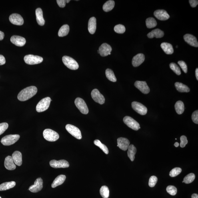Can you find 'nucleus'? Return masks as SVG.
I'll return each instance as SVG.
<instances>
[{
    "label": "nucleus",
    "instance_id": "nucleus-1",
    "mask_svg": "<svg viewBox=\"0 0 198 198\" xmlns=\"http://www.w3.org/2000/svg\"><path fill=\"white\" fill-rule=\"evenodd\" d=\"M37 91V88L35 86L27 87L20 92L18 95V99L21 101H27L35 95Z\"/></svg>",
    "mask_w": 198,
    "mask_h": 198
},
{
    "label": "nucleus",
    "instance_id": "nucleus-2",
    "mask_svg": "<svg viewBox=\"0 0 198 198\" xmlns=\"http://www.w3.org/2000/svg\"><path fill=\"white\" fill-rule=\"evenodd\" d=\"M62 60L64 64L69 69L75 70L79 68L78 64L73 58L68 56H64Z\"/></svg>",
    "mask_w": 198,
    "mask_h": 198
},
{
    "label": "nucleus",
    "instance_id": "nucleus-3",
    "mask_svg": "<svg viewBox=\"0 0 198 198\" xmlns=\"http://www.w3.org/2000/svg\"><path fill=\"white\" fill-rule=\"evenodd\" d=\"M43 136L46 140L50 142H55L59 138V135L56 132L50 129H45L43 132Z\"/></svg>",
    "mask_w": 198,
    "mask_h": 198
},
{
    "label": "nucleus",
    "instance_id": "nucleus-4",
    "mask_svg": "<svg viewBox=\"0 0 198 198\" xmlns=\"http://www.w3.org/2000/svg\"><path fill=\"white\" fill-rule=\"evenodd\" d=\"M51 101V98L47 97L41 100L36 107V110L38 112H42L49 108Z\"/></svg>",
    "mask_w": 198,
    "mask_h": 198
},
{
    "label": "nucleus",
    "instance_id": "nucleus-5",
    "mask_svg": "<svg viewBox=\"0 0 198 198\" xmlns=\"http://www.w3.org/2000/svg\"><path fill=\"white\" fill-rule=\"evenodd\" d=\"M20 138V136L18 134L7 135L2 139L1 142L4 145H11L17 142Z\"/></svg>",
    "mask_w": 198,
    "mask_h": 198
},
{
    "label": "nucleus",
    "instance_id": "nucleus-6",
    "mask_svg": "<svg viewBox=\"0 0 198 198\" xmlns=\"http://www.w3.org/2000/svg\"><path fill=\"white\" fill-rule=\"evenodd\" d=\"M24 60L28 64L35 65L41 63L43 61V59L39 56L30 55L25 56Z\"/></svg>",
    "mask_w": 198,
    "mask_h": 198
},
{
    "label": "nucleus",
    "instance_id": "nucleus-7",
    "mask_svg": "<svg viewBox=\"0 0 198 198\" xmlns=\"http://www.w3.org/2000/svg\"><path fill=\"white\" fill-rule=\"evenodd\" d=\"M76 107L83 114L86 115L89 113V109L85 101L80 98H77L75 101Z\"/></svg>",
    "mask_w": 198,
    "mask_h": 198
},
{
    "label": "nucleus",
    "instance_id": "nucleus-8",
    "mask_svg": "<svg viewBox=\"0 0 198 198\" xmlns=\"http://www.w3.org/2000/svg\"><path fill=\"white\" fill-rule=\"evenodd\" d=\"M123 121L128 127L134 130L137 131L140 129L139 123L130 117H125L124 118Z\"/></svg>",
    "mask_w": 198,
    "mask_h": 198
},
{
    "label": "nucleus",
    "instance_id": "nucleus-9",
    "mask_svg": "<svg viewBox=\"0 0 198 198\" xmlns=\"http://www.w3.org/2000/svg\"><path fill=\"white\" fill-rule=\"evenodd\" d=\"M66 129L73 137L78 139H82V135L81 131L75 126L68 124L66 125Z\"/></svg>",
    "mask_w": 198,
    "mask_h": 198
},
{
    "label": "nucleus",
    "instance_id": "nucleus-10",
    "mask_svg": "<svg viewBox=\"0 0 198 198\" xmlns=\"http://www.w3.org/2000/svg\"><path fill=\"white\" fill-rule=\"evenodd\" d=\"M132 107L134 111L142 115L147 113V109L145 106L139 102L134 101L132 103Z\"/></svg>",
    "mask_w": 198,
    "mask_h": 198
},
{
    "label": "nucleus",
    "instance_id": "nucleus-11",
    "mask_svg": "<svg viewBox=\"0 0 198 198\" xmlns=\"http://www.w3.org/2000/svg\"><path fill=\"white\" fill-rule=\"evenodd\" d=\"M50 165L51 167L55 169L68 168L69 166V163L64 160H61L59 161L52 160L50 162Z\"/></svg>",
    "mask_w": 198,
    "mask_h": 198
},
{
    "label": "nucleus",
    "instance_id": "nucleus-12",
    "mask_svg": "<svg viewBox=\"0 0 198 198\" xmlns=\"http://www.w3.org/2000/svg\"><path fill=\"white\" fill-rule=\"evenodd\" d=\"M91 97L96 103L102 105L105 103V99L103 96L99 92V90L95 89L93 90L91 93Z\"/></svg>",
    "mask_w": 198,
    "mask_h": 198
},
{
    "label": "nucleus",
    "instance_id": "nucleus-13",
    "mask_svg": "<svg viewBox=\"0 0 198 198\" xmlns=\"http://www.w3.org/2000/svg\"><path fill=\"white\" fill-rule=\"evenodd\" d=\"M43 187V181L41 178H38L34 184L30 187L29 190L33 193H37L41 191Z\"/></svg>",
    "mask_w": 198,
    "mask_h": 198
},
{
    "label": "nucleus",
    "instance_id": "nucleus-14",
    "mask_svg": "<svg viewBox=\"0 0 198 198\" xmlns=\"http://www.w3.org/2000/svg\"><path fill=\"white\" fill-rule=\"evenodd\" d=\"M134 86L142 93L147 94L149 93L150 89L146 81H137L135 83Z\"/></svg>",
    "mask_w": 198,
    "mask_h": 198
},
{
    "label": "nucleus",
    "instance_id": "nucleus-15",
    "mask_svg": "<svg viewBox=\"0 0 198 198\" xmlns=\"http://www.w3.org/2000/svg\"><path fill=\"white\" fill-rule=\"evenodd\" d=\"M9 21L12 24L17 25H21L23 24L24 19L20 15L15 13L12 14L9 17Z\"/></svg>",
    "mask_w": 198,
    "mask_h": 198
},
{
    "label": "nucleus",
    "instance_id": "nucleus-16",
    "mask_svg": "<svg viewBox=\"0 0 198 198\" xmlns=\"http://www.w3.org/2000/svg\"><path fill=\"white\" fill-rule=\"evenodd\" d=\"M99 54L102 57H105L111 55L112 51V47L108 44L104 43L100 46L99 48Z\"/></svg>",
    "mask_w": 198,
    "mask_h": 198
},
{
    "label": "nucleus",
    "instance_id": "nucleus-17",
    "mask_svg": "<svg viewBox=\"0 0 198 198\" xmlns=\"http://www.w3.org/2000/svg\"><path fill=\"white\" fill-rule=\"evenodd\" d=\"M154 15L157 19L161 21L166 20L169 18V14L164 10H156L154 12Z\"/></svg>",
    "mask_w": 198,
    "mask_h": 198
},
{
    "label": "nucleus",
    "instance_id": "nucleus-18",
    "mask_svg": "<svg viewBox=\"0 0 198 198\" xmlns=\"http://www.w3.org/2000/svg\"><path fill=\"white\" fill-rule=\"evenodd\" d=\"M117 147L124 151L128 149L130 145V142L129 140L125 138H119L117 139Z\"/></svg>",
    "mask_w": 198,
    "mask_h": 198
},
{
    "label": "nucleus",
    "instance_id": "nucleus-19",
    "mask_svg": "<svg viewBox=\"0 0 198 198\" xmlns=\"http://www.w3.org/2000/svg\"><path fill=\"white\" fill-rule=\"evenodd\" d=\"M11 41L14 45L19 47L23 46L26 42L24 38L16 35L13 36L11 37Z\"/></svg>",
    "mask_w": 198,
    "mask_h": 198
},
{
    "label": "nucleus",
    "instance_id": "nucleus-20",
    "mask_svg": "<svg viewBox=\"0 0 198 198\" xmlns=\"http://www.w3.org/2000/svg\"><path fill=\"white\" fill-rule=\"evenodd\" d=\"M183 38L186 42L192 46L196 47H198L197 39L195 36L190 34H187L184 36Z\"/></svg>",
    "mask_w": 198,
    "mask_h": 198
},
{
    "label": "nucleus",
    "instance_id": "nucleus-21",
    "mask_svg": "<svg viewBox=\"0 0 198 198\" xmlns=\"http://www.w3.org/2000/svg\"><path fill=\"white\" fill-rule=\"evenodd\" d=\"M145 55L142 53H139L135 56L132 59V64L134 67H138L144 61Z\"/></svg>",
    "mask_w": 198,
    "mask_h": 198
},
{
    "label": "nucleus",
    "instance_id": "nucleus-22",
    "mask_svg": "<svg viewBox=\"0 0 198 198\" xmlns=\"http://www.w3.org/2000/svg\"><path fill=\"white\" fill-rule=\"evenodd\" d=\"M5 168L9 170H13L16 169V165L11 156H8L6 157L4 162Z\"/></svg>",
    "mask_w": 198,
    "mask_h": 198
},
{
    "label": "nucleus",
    "instance_id": "nucleus-23",
    "mask_svg": "<svg viewBox=\"0 0 198 198\" xmlns=\"http://www.w3.org/2000/svg\"><path fill=\"white\" fill-rule=\"evenodd\" d=\"M96 19L95 17H91L89 19L88 23V30L91 34L95 33L96 30L97 23Z\"/></svg>",
    "mask_w": 198,
    "mask_h": 198
},
{
    "label": "nucleus",
    "instance_id": "nucleus-24",
    "mask_svg": "<svg viewBox=\"0 0 198 198\" xmlns=\"http://www.w3.org/2000/svg\"><path fill=\"white\" fill-rule=\"evenodd\" d=\"M36 15L38 24L41 26L44 25L45 24V20L43 17L42 10L41 8H38L36 9Z\"/></svg>",
    "mask_w": 198,
    "mask_h": 198
},
{
    "label": "nucleus",
    "instance_id": "nucleus-25",
    "mask_svg": "<svg viewBox=\"0 0 198 198\" xmlns=\"http://www.w3.org/2000/svg\"><path fill=\"white\" fill-rule=\"evenodd\" d=\"M164 32L159 29H156L153 30L151 32L148 33L147 37L149 38H153V37L161 38L164 36Z\"/></svg>",
    "mask_w": 198,
    "mask_h": 198
},
{
    "label": "nucleus",
    "instance_id": "nucleus-26",
    "mask_svg": "<svg viewBox=\"0 0 198 198\" xmlns=\"http://www.w3.org/2000/svg\"><path fill=\"white\" fill-rule=\"evenodd\" d=\"M12 157L15 165L21 166L22 164V155L20 152L16 151L12 155Z\"/></svg>",
    "mask_w": 198,
    "mask_h": 198
},
{
    "label": "nucleus",
    "instance_id": "nucleus-27",
    "mask_svg": "<svg viewBox=\"0 0 198 198\" xmlns=\"http://www.w3.org/2000/svg\"><path fill=\"white\" fill-rule=\"evenodd\" d=\"M161 47L167 55H172L174 53V50L173 46L171 44L166 42L162 43L161 44Z\"/></svg>",
    "mask_w": 198,
    "mask_h": 198
},
{
    "label": "nucleus",
    "instance_id": "nucleus-28",
    "mask_svg": "<svg viewBox=\"0 0 198 198\" xmlns=\"http://www.w3.org/2000/svg\"><path fill=\"white\" fill-rule=\"evenodd\" d=\"M66 178V177L65 175H61L58 176L55 178V180L52 184V187L55 188L58 186L62 185L65 181Z\"/></svg>",
    "mask_w": 198,
    "mask_h": 198
},
{
    "label": "nucleus",
    "instance_id": "nucleus-29",
    "mask_svg": "<svg viewBox=\"0 0 198 198\" xmlns=\"http://www.w3.org/2000/svg\"><path fill=\"white\" fill-rule=\"evenodd\" d=\"M128 156L131 161H133L134 160L135 155L137 152V149L133 145H129L128 148Z\"/></svg>",
    "mask_w": 198,
    "mask_h": 198
},
{
    "label": "nucleus",
    "instance_id": "nucleus-30",
    "mask_svg": "<svg viewBox=\"0 0 198 198\" xmlns=\"http://www.w3.org/2000/svg\"><path fill=\"white\" fill-rule=\"evenodd\" d=\"M175 85L176 89L179 92L187 93L190 91V89L187 86L181 83L176 82L175 84Z\"/></svg>",
    "mask_w": 198,
    "mask_h": 198
},
{
    "label": "nucleus",
    "instance_id": "nucleus-31",
    "mask_svg": "<svg viewBox=\"0 0 198 198\" xmlns=\"http://www.w3.org/2000/svg\"><path fill=\"white\" fill-rule=\"evenodd\" d=\"M16 183L15 182H6L0 185V191H5L15 187Z\"/></svg>",
    "mask_w": 198,
    "mask_h": 198
},
{
    "label": "nucleus",
    "instance_id": "nucleus-32",
    "mask_svg": "<svg viewBox=\"0 0 198 198\" xmlns=\"http://www.w3.org/2000/svg\"><path fill=\"white\" fill-rule=\"evenodd\" d=\"M175 111L178 114H182L184 111V104L183 102L182 101H178L175 103Z\"/></svg>",
    "mask_w": 198,
    "mask_h": 198
},
{
    "label": "nucleus",
    "instance_id": "nucleus-33",
    "mask_svg": "<svg viewBox=\"0 0 198 198\" xmlns=\"http://www.w3.org/2000/svg\"><path fill=\"white\" fill-rule=\"evenodd\" d=\"M69 31V27L67 24L64 25L59 29L58 35L59 37H64L67 36Z\"/></svg>",
    "mask_w": 198,
    "mask_h": 198
},
{
    "label": "nucleus",
    "instance_id": "nucleus-34",
    "mask_svg": "<svg viewBox=\"0 0 198 198\" xmlns=\"http://www.w3.org/2000/svg\"><path fill=\"white\" fill-rule=\"evenodd\" d=\"M114 1L110 0L106 2L103 6V9L105 12H109L112 11L115 7Z\"/></svg>",
    "mask_w": 198,
    "mask_h": 198
},
{
    "label": "nucleus",
    "instance_id": "nucleus-35",
    "mask_svg": "<svg viewBox=\"0 0 198 198\" xmlns=\"http://www.w3.org/2000/svg\"><path fill=\"white\" fill-rule=\"evenodd\" d=\"M105 74L106 77L110 81L114 82L117 81V78H116L113 72L111 69H107L106 70Z\"/></svg>",
    "mask_w": 198,
    "mask_h": 198
},
{
    "label": "nucleus",
    "instance_id": "nucleus-36",
    "mask_svg": "<svg viewBox=\"0 0 198 198\" xmlns=\"http://www.w3.org/2000/svg\"><path fill=\"white\" fill-rule=\"evenodd\" d=\"M146 26L148 29H152L156 26L157 23L156 20L153 17L147 18L146 21Z\"/></svg>",
    "mask_w": 198,
    "mask_h": 198
},
{
    "label": "nucleus",
    "instance_id": "nucleus-37",
    "mask_svg": "<svg viewBox=\"0 0 198 198\" xmlns=\"http://www.w3.org/2000/svg\"><path fill=\"white\" fill-rule=\"evenodd\" d=\"M94 143L96 146L99 147L107 155L109 153V150L107 146L102 143L99 140H95Z\"/></svg>",
    "mask_w": 198,
    "mask_h": 198
},
{
    "label": "nucleus",
    "instance_id": "nucleus-38",
    "mask_svg": "<svg viewBox=\"0 0 198 198\" xmlns=\"http://www.w3.org/2000/svg\"><path fill=\"white\" fill-rule=\"evenodd\" d=\"M100 193L103 198H108L109 196V191L107 186H103L100 190Z\"/></svg>",
    "mask_w": 198,
    "mask_h": 198
},
{
    "label": "nucleus",
    "instance_id": "nucleus-39",
    "mask_svg": "<svg viewBox=\"0 0 198 198\" xmlns=\"http://www.w3.org/2000/svg\"><path fill=\"white\" fill-rule=\"evenodd\" d=\"M195 178V175L193 173H190L186 176L183 179L184 183L189 184L192 183Z\"/></svg>",
    "mask_w": 198,
    "mask_h": 198
},
{
    "label": "nucleus",
    "instance_id": "nucleus-40",
    "mask_svg": "<svg viewBox=\"0 0 198 198\" xmlns=\"http://www.w3.org/2000/svg\"><path fill=\"white\" fill-rule=\"evenodd\" d=\"M169 67L170 68L173 70L176 74L180 75L181 74V71L180 68L175 63H171L170 64Z\"/></svg>",
    "mask_w": 198,
    "mask_h": 198
},
{
    "label": "nucleus",
    "instance_id": "nucleus-41",
    "mask_svg": "<svg viewBox=\"0 0 198 198\" xmlns=\"http://www.w3.org/2000/svg\"><path fill=\"white\" fill-rule=\"evenodd\" d=\"M182 170V169L180 168L176 167L174 168L170 172L169 175L172 177H175L181 173Z\"/></svg>",
    "mask_w": 198,
    "mask_h": 198
},
{
    "label": "nucleus",
    "instance_id": "nucleus-42",
    "mask_svg": "<svg viewBox=\"0 0 198 198\" xmlns=\"http://www.w3.org/2000/svg\"><path fill=\"white\" fill-rule=\"evenodd\" d=\"M114 31L118 33L122 34L125 33V28L123 25L118 24L116 25L114 27Z\"/></svg>",
    "mask_w": 198,
    "mask_h": 198
},
{
    "label": "nucleus",
    "instance_id": "nucleus-43",
    "mask_svg": "<svg viewBox=\"0 0 198 198\" xmlns=\"http://www.w3.org/2000/svg\"><path fill=\"white\" fill-rule=\"evenodd\" d=\"M166 190L167 192L172 196H175L177 193V189L174 186H168L167 187Z\"/></svg>",
    "mask_w": 198,
    "mask_h": 198
},
{
    "label": "nucleus",
    "instance_id": "nucleus-44",
    "mask_svg": "<svg viewBox=\"0 0 198 198\" xmlns=\"http://www.w3.org/2000/svg\"><path fill=\"white\" fill-rule=\"evenodd\" d=\"M157 182V178L155 176H152L149 179V185L150 187H155Z\"/></svg>",
    "mask_w": 198,
    "mask_h": 198
},
{
    "label": "nucleus",
    "instance_id": "nucleus-45",
    "mask_svg": "<svg viewBox=\"0 0 198 198\" xmlns=\"http://www.w3.org/2000/svg\"><path fill=\"white\" fill-rule=\"evenodd\" d=\"M8 127V124L7 123H0V135L4 133Z\"/></svg>",
    "mask_w": 198,
    "mask_h": 198
},
{
    "label": "nucleus",
    "instance_id": "nucleus-46",
    "mask_svg": "<svg viewBox=\"0 0 198 198\" xmlns=\"http://www.w3.org/2000/svg\"><path fill=\"white\" fill-rule=\"evenodd\" d=\"M178 64L180 66L182 69L184 73H187V65L186 64L185 62L183 61H180L178 62Z\"/></svg>",
    "mask_w": 198,
    "mask_h": 198
},
{
    "label": "nucleus",
    "instance_id": "nucleus-47",
    "mask_svg": "<svg viewBox=\"0 0 198 198\" xmlns=\"http://www.w3.org/2000/svg\"><path fill=\"white\" fill-rule=\"evenodd\" d=\"M181 143L180 145L181 147H185L188 143L187 137L184 135L182 136L180 138Z\"/></svg>",
    "mask_w": 198,
    "mask_h": 198
},
{
    "label": "nucleus",
    "instance_id": "nucleus-48",
    "mask_svg": "<svg viewBox=\"0 0 198 198\" xmlns=\"http://www.w3.org/2000/svg\"><path fill=\"white\" fill-rule=\"evenodd\" d=\"M192 120L194 123L198 124V110L194 112L191 116Z\"/></svg>",
    "mask_w": 198,
    "mask_h": 198
},
{
    "label": "nucleus",
    "instance_id": "nucleus-49",
    "mask_svg": "<svg viewBox=\"0 0 198 198\" xmlns=\"http://www.w3.org/2000/svg\"><path fill=\"white\" fill-rule=\"evenodd\" d=\"M57 2L59 7L64 8L65 7L66 2L65 0H57Z\"/></svg>",
    "mask_w": 198,
    "mask_h": 198
},
{
    "label": "nucleus",
    "instance_id": "nucleus-50",
    "mask_svg": "<svg viewBox=\"0 0 198 198\" xmlns=\"http://www.w3.org/2000/svg\"><path fill=\"white\" fill-rule=\"evenodd\" d=\"M189 2L191 7H196L198 4L197 0H190Z\"/></svg>",
    "mask_w": 198,
    "mask_h": 198
},
{
    "label": "nucleus",
    "instance_id": "nucleus-51",
    "mask_svg": "<svg viewBox=\"0 0 198 198\" xmlns=\"http://www.w3.org/2000/svg\"><path fill=\"white\" fill-rule=\"evenodd\" d=\"M6 63V59L3 55H0V65L5 64Z\"/></svg>",
    "mask_w": 198,
    "mask_h": 198
},
{
    "label": "nucleus",
    "instance_id": "nucleus-52",
    "mask_svg": "<svg viewBox=\"0 0 198 198\" xmlns=\"http://www.w3.org/2000/svg\"><path fill=\"white\" fill-rule=\"evenodd\" d=\"M4 37V33L3 32L0 31V41L2 40Z\"/></svg>",
    "mask_w": 198,
    "mask_h": 198
},
{
    "label": "nucleus",
    "instance_id": "nucleus-53",
    "mask_svg": "<svg viewBox=\"0 0 198 198\" xmlns=\"http://www.w3.org/2000/svg\"><path fill=\"white\" fill-rule=\"evenodd\" d=\"M191 198H198V194L194 193L191 196Z\"/></svg>",
    "mask_w": 198,
    "mask_h": 198
},
{
    "label": "nucleus",
    "instance_id": "nucleus-54",
    "mask_svg": "<svg viewBox=\"0 0 198 198\" xmlns=\"http://www.w3.org/2000/svg\"><path fill=\"white\" fill-rule=\"evenodd\" d=\"M195 73L196 77L197 80H198V69L197 68L196 69Z\"/></svg>",
    "mask_w": 198,
    "mask_h": 198
},
{
    "label": "nucleus",
    "instance_id": "nucleus-55",
    "mask_svg": "<svg viewBox=\"0 0 198 198\" xmlns=\"http://www.w3.org/2000/svg\"><path fill=\"white\" fill-rule=\"evenodd\" d=\"M174 146L176 147H178L179 146V143H175L174 144Z\"/></svg>",
    "mask_w": 198,
    "mask_h": 198
},
{
    "label": "nucleus",
    "instance_id": "nucleus-56",
    "mask_svg": "<svg viewBox=\"0 0 198 198\" xmlns=\"http://www.w3.org/2000/svg\"><path fill=\"white\" fill-rule=\"evenodd\" d=\"M70 1V0H67V1H66V2L67 3H68Z\"/></svg>",
    "mask_w": 198,
    "mask_h": 198
},
{
    "label": "nucleus",
    "instance_id": "nucleus-57",
    "mask_svg": "<svg viewBox=\"0 0 198 198\" xmlns=\"http://www.w3.org/2000/svg\"><path fill=\"white\" fill-rule=\"evenodd\" d=\"M98 53L99 54V51H98Z\"/></svg>",
    "mask_w": 198,
    "mask_h": 198
},
{
    "label": "nucleus",
    "instance_id": "nucleus-58",
    "mask_svg": "<svg viewBox=\"0 0 198 198\" xmlns=\"http://www.w3.org/2000/svg\"><path fill=\"white\" fill-rule=\"evenodd\" d=\"M178 47V46H176V47L177 48Z\"/></svg>",
    "mask_w": 198,
    "mask_h": 198
},
{
    "label": "nucleus",
    "instance_id": "nucleus-59",
    "mask_svg": "<svg viewBox=\"0 0 198 198\" xmlns=\"http://www.w3.org/2000/svg\"><path fill=\"white\" fill-rule=\"evenodd\" d=\"M0 198H2L1 197V196H0Z\"/></svg>",
    "mask_w": 198,
    "mask_h": 198
}]
</instances>
